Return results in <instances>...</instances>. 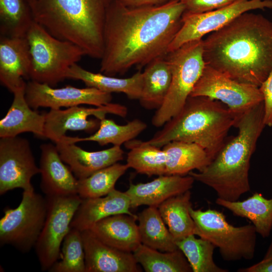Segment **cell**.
<instances>
[{
  "label": "cell",
  "mask_w": 272,
  "mask_h": 272,
  "mask_svg": "<svg viewBox=\"0 0 272 272\" xmlns=\"http://www.w3.org/2000/svg\"><path fill=\"white\" fill-rule=\"evenodd\" d=\"M271 134H272V132H271Z\"/></svg>",
  "instance_id": "b9f144b4"
},
{
  "label": "cell",
  "mask_w": 272,
  "mask_h": 272,
  "mask_svg": "<svg viewBox=\"0 0 272 272\" xmlns=\"http://www.w3.org/2000/svg\"><path fill=\"white\" fill-rule=\"evenodd\" d=\"M189 235L176 242L183 252L193 272H228L229 270L218 266L213 255L216 247L208 240Z\"/></svg>",
  "instance_id": "e575fe53"
},
{
  "label": "cell",
  "mask_w": 272,
  "mask_h": 272,
  "mask_svg": "<svg viewBox=\"0 0 272 272\" xmlns=\"http://www.w3.org/2000/svg\"><path fill=\"white\" fill-rule=\"evenodd\" d=\"M147 126L146 123L138 119H133L124 125H118L113 120L104 118L100 120L98 130L90 136L80 138L65 135L62 138L72 143L90 141L97 142L102 146L109 144L121 146L134 139Z\"/></svg>",
  "instance_id": "f546056e"
},
{
  "label": "cell",
  "mask_w": 272,
  "mask_h": 272,
  "mask_svg": "<svg viewBox=\"0 0 272 272\" xmlns=\"http://www.w3.org/2000/svg\"><path fill=\"white\" fill-rule=\"evenodd\" d=\"M190 96L220 101L235 116L236 123L244 113L263 101L259 87L239 82L206 64Z\"/></svg>",
  "instance_id": "8fae6325"
},
{
  "label": "cell",
  "mask_w": 272,
  "mask_h": 272,
  "mask_svg": "<svg viewBox=\"0 0 272 272\" xmlns=\"http://www.w3.org/2000/svg\"><path fill=\"white\" fill-rule=\"evenodd\" d=\"M216 203L235 216L249 220L257 233L263 238L270 235L272 229V198L267 199L261 193L255 192L242 201H228L217 197Z\"/></svg>",
  "instance_id": "4316f807"
},
{
  "label": "cell",
  "mask_w": 272,
  "mask_h": 272,
  "mask_svg": "<svg viewBox=\"0 0 272 272\" xmlns=\"http://www.w3.org/2000/svg\"><path fill=\"white\" fill-rule=\"evenodd\" d=\"M194 181L189 175H162L147 183H131L125 192L130 199L131 208L143 205L158 208L167 199L189 190Z\"/></svg>",
  "instance_id": "ffe728a7"
},
{
  "label": "cell",
  "mask_w": 272,
  "mask_h": 272,
  "mask_svg": "<svg viewBox=\"0 0 272 272\" xmlns=\"http://www.w3.org/2000/svg\"><path fill=\"white\" fill-rule=\"evenodd\" d=\"M143 73L141 105L148 110L158 109L163 104L168 92L171 71L166 55L155 58L149 63Z\"/></svg>",
  "instance_id": "d4e9b609"
},
{
  "label": "cell",
  "mask_w": 272,
  "mask_h": 272,
  "mask_svg": "<svg viewBox=\"0 0 272 272\" xmlns=\"http://www.w3.org/2000/svg\"><path fill=\"white\" fill-rule=\"evenodd\" d=\"M130 209L128 196L125 192L116 189L104 196L82 199L71 227L82 231L90 229L96 223L111 216L121 214L136 216Z\"/></svg>",
  "instance_id": "44dd1931"
},
{
  "label": "cell",
  "mask_w": 272,
  "mask_h": 272,
  "mask_svg": "<svg viewBox=\"0 0 272 272\" xmlns=\"http://www.w3.org/2000/svg\"><path fill=\"white\" fill-rule=\"evenodd\" d=\"M55 144L62 160L78 180L87 178L123 159L124 152L119 146L101 151H88L62 138Z\"/></svg>",
  "instance_id": "e0dca14e"
},
{
  "label": "cell",
  "mask_w": 272,
  "mask_h": 272,
  "mask_svg": "<svg viewBox=\"0 0 272 272\" xmlns=\"http://www.w3.org/2000/svg\"><path fill=\"white\" fill-rule=\"evenodd\" d=\"M66 79L81 80L87 87L111 94L122 93L130 99L139 100L142 90L143 73L139 70L130 77L118 78L88 71L75 63L69 69Z\"/></svg>",
  "instance_id": "cb8c5ba5"
},
{
  "label": "cell",
  "mask_w": 272,
  "mask_h": 272,
  "mask_svg": "<svg viewBox=\"0 0 272 272\" xmlns=\"http://www.w3.org/2000/svg\"><path fill=\"white\" fill-rule=\"evenodd\" d=\"M40 173L27 139L18 136L1 138V195L18 188L34 190L31 179Z\"/></svg>",
  "instance_id": "4fadbf2b"
},
{
  "label": "cell",
  "mask_w": 272,
  "mask_h": 272,
  "mask_svg": "<svg viewBox=\"0 0 272 272\" xmlns=\"http://www.w3.org/2000/svg\"><path fill=\"white\" fill-rule=\"evenodd\" d=\"M137 220L138 215L117 214L98 221L88 230L104 243L132 253L141 244Z\"/></svg>",
  "instance_id": "603a6c76"
},
{
  "label": "cell",
  "mask_w": 272,
  "mask_h": 272,
  "mask_svg": "<svg viewBox=\"0 0 272 272\" xmlns=\"http://www.w3.org/2000/svg\"><path fill=\"white\" fill-rule=\"evenodd\" d=\"M166 58L170 66L171 81L162 106L154 114L152 124L163 126L181 110L205 66L203 39L187 42L168 52Z\"/></svg>",
  "instance_id": "52a82bcc"
},
{
  "label": "cell",
  "mask_w": 272,
  "mask_h": 272,
  "mask_svg": "<svg viewBox=\"0 0 272 272\" xmlns=\"http://www.w3.org/2000/svg\"><path fill=\"white\" fill-rule=\"evenodd\" d=\"M263 96L264 123L266 126H272V69L268 76L259 87Z\"/></svg>",
  "instance_id": "74e56055"
},
{
  "label": "cell",
  "mask_w": 272,
  "mask_h": 272,
  "mask_svg": "<svg viewBox=\"0 0 272 272\" xmlns=\"http://www.w3.org/2000/svg\"><path fill=\"white\" fill-rule=\"evenodd\" d=\"M162 148L166 155V175L183 176L194 169L200 171L211 161L206 151L194 143L173 141Z\"/></svg>",
  "instance_id": "484cf974"
},
{
  "label": "cell",
  "mask_w": 272,
  "mask_h": 272,
  "mask_svg": "<svg viewBox=\"0 0 272 272\" xmlns=\"http://www.w3.org/2000/svg\"><path fill=\"white\" fill-rule=\"evenodd\" d=\"M209 65L239 82L259 87L272 69V22L244 13L203 39Z\"/></svg>",
  "instance_id": "7a4b0ae2"
},
{
  "label": "cell",
  "mask_w": 272,
  "mask_h": 272,
  "mask_svg": "<svg viewBox=\"0 0 272 272\" xmlns=\"http://www.w3.org/2000/svg\"><path fill=\"white\" fill-rule=\"evenodd\" d=\"M86 272L141 271L132 252L112 247L99 239L90 230L81 231Z\"/></svg>",
  "instance_id": "2e32d148"
},
{
  "label": "cell",
  "mask_w": 272,
  "mask_h": 272,
  "mask_svg": "<svg viewBox=\"0 0 272 272\" xmlns=\"http://www.w3.org/2000/svg\"><path fill=\"white\" fill-rule=\"evenodd\" d=\"M107 114L124 117L127 108L120 104L109 103L95 108L76 106L63 110L50 109L45 113L44 138L55 143L68 130L91 132L99 127L100 120Z\"/></svg>",
  "instance_id": "5bb4252c"
},
{
  "label": "cell",
  "mask_w": 272,
  "mask_h": 272,
  "mask_svg": "<svg viewBox=\"0 0 272 272\" xmlns=\"http://www.w3.org/2000/svg\"><path fill=\"white\" fill-rule=\"evenodd\" d=\"M1 34L25 37L33 19L27 0H0Z\"/></svg>",
  "instance_id": "d6a6232c"
},
{
  "label": "cell",
  "mask_w": 272,
  "mask_h": 272,
  "mask_svg": "<svg viewBox=\"0 0 272 272\" xmlns=\"http://www.w3.org/2000/svg\"><path fill=\"white\" fill-rule=\"evenodd\" d=\"M239 0H179L185 7L184 13L199 14L223 8Z\"/></svg>",
  "instance_id": "8d00e7d4"
},
{
  "label": "cell",
  "mask_w": 272,
  "mask_h": 272,
  "mask_svg": "<svg viewBox=\"0 0 272 272\" xmlns=\"http://www.w3.org/2000/svg\"><path fill=\"white\" fill-rule=\"evenodd\" d=\"M235 123V116L220 101L189 96L179 113L146 141L159 148L173 141L194 143L206 151L212 161Z\"/></svg>",
  "instance_id": "5b68a950"
},
{
  "label": "cell",
  "mask_w": 272,
  "mask_h": 272,
  "mask_svg": "<svg viewBox=\"0 0 272 272\" xmlns=\"http://www.w3.org/2000/svg\"><path fill=\"white\" fill-rule=\"evenodd\" d=\"M272 258V240L267 251L261 260L265 261Z\"/></svg>",
  "instance_id": "60d3db41"
},
{
  "label": "cell",
  "mask_w": 272,
  "mask_h": 272,
  "mask_svg": "<svg viewBox=\"0 0 272 272\" xmlns=\"http://www.w3.org/2000/svg\"><path fill=\"white\" fill-rule=\"evenodd\" d=\"M40 149V188L45 196L78 194V179L62 160L55 145L43 144Z\"/></svg>",
  "instance_id": "d6986e66"
},
{
  "label": "cell",
  "mask_w": 272,
  "mask_h": 272,
  "mask_svg": "<svg viewBox=\"0 0 272 272\" xmlns=\"http://www.w3.org/2000/svg\"><path fill=\"white\" fill-rule=\"evenodd\" d=\"M26 38L30 56L29 79L51 87L66 79L69 69L85 55L80 47L55 37L34 21Z\"/></svg>",
  "instance_id": "8992f818"
},
{
  "label": "cell",
  "mask_w": 272,
  "mask_h": 272,
  "mask_svg": "<svg viewBox=\"0 0 272 272\" xmlns=\"http://www.w3.org/2000/svg\"><path fill=\"white\" fill-rule=\"evenodd\" d=\"M138 220L142 244L163 252L178 249L157 207L145 209L138 215Z\"/></svg>",
  "instance_id": "f1b7e54d"
},
{
  "label": "cell",
  "mask_w": 272,
  "mask_h": 272,
  "mask_svg": "<svg viewBox=\"0 0 272 272\" xmlns=\"http://www.w3.org/2000/svg\"><path fill=\"white\" fill-rule=\"evenodd\" d=\"M25 98L30 107L36 110L39 107L58 109L82 104L101 106L110 103L112 96L111 93L93 87L79 88L67 86L54 88L30 80L26 84Z\"/></svg>",
  "instance_id": "9a60e30c"
},
{
  "label": "cell",
  "mask_w": 272,
  "mask_h": 272,
  "mask_svg": "<svg viewBox=\"0 0 272 272\" xmlns=\"http://www.w3.org/2000/svg\"><path fill=\"white\" fill-rule=\"evenodd\" d=\"M47 212V201L33 191H23L22 200L15 209L5 208L0 220V244H9L22 252L35 247Z\"/></svg>",
  "instance_id": "9c48e42d"
},
{
  "label": "cell",
  "mask_w": 272,
  "mask_h": 272,
  "mask_svg": "<svg viewBox=\"0 0 272 272\" xmlns=\"http://www.w3.org/2000/svg\"><path fill=\"white\" fill-rule=\"evenodd\" d=\"M239 272H272V258L260 261L246 268H240Z\"/></svg>",
  "instance_id": "ab89813d"
},
{
  "label": "cell",
  "mask_w": 272,
  "mask_h": 272,
  "mask_svg": "<svg viewBox=\"0 0 272 272\" xmlns=\"http://www.w3.org/2000/svg\"><path fill=\"white\" fill-rule=\"evenodd\" d=\"M121 5L129 8L151 7L164 4L171 0H115Z\"/></svg>",
  "instance_id": "f35d334b"
},
{
  "label": "cell",
  "mask_w": 272,
  "mask_h": 272,
  "mask_svg": "<svg viewBox=\"0 0 272 272\" xmlns=\"http://www.w3.org/2000/svg\"><path fill=\"white\" fill-rule=\"evenodd\" d=\"M272 9V0H239L216 10L199 14L183 13L182 25L170 44L168 53L184 44L223 28L241 14L254 10Z\"/></svg>",
  "instance_id": "7c38bea8"
},
{
  "label": "cell",
  "mask_w": 272,
  "mask_h": 272,
  "mask_svg": "<svg viewBox=\"0 0 272 272\" xmlns=\"http://www.w3.org/2000/svg\"><path fill=\"white\" fill-rule=\"evenodd\" d=\"M138 263L146 272H191L192 268L178 248L163 252L141 244L132 252Z\"/></svg>",
  "instance_id": "1f68e13d"
},
{
  "label": "cell",
  "mask_w": 272,
  "mask_h": 272,
  "mask_svg": "<svg viewBox=\"0 0 272 272\" xmlns=\"http://www.w3.org/2000/svg\"><path fill=\"white\" fill-rule=\"evenodd\" d=\"M25 86L14 93L13 102L5 116L0 120V138L14 137L32 132L44 138L45 113L30 107L25 98Z\"/></svg>",
  "instance_id": "7402d4cb"
},
{
  "label": "cell",
  "mask_w": 272,
  "mask_h": 272,
  "mask_svg": "<svg viewBox=\"0 0 272 272\" xmlns=\"http://www.w3.org/2000/svg\"><path fill=\"white\" fill-rule=\"evenodd\" d=\"M128 168L126 164L116 163L94 172L87 178L78 180V194L82 199L108 194L115 189L117 181Z\"/></svg>",
  "instance_id": "836d02e7"
},
{
  "label": "cell",
  "mask_w": 272,
  "mask_h": 272,
  "mask_svg": "<svg viewBox=\"0 0 272 272\" xmlns=\"http://www.w3.org/2000/svg\"><path fill=\"white\" fill-rule=\"evenodd\" d=\"M112 0H27L33 20L55 37L101 59L106 15Z\"/></svg>",
  "instance_id": "277c9868"
},
{
  "label": "cell",
  "mask_w": 272,
  "mask_h": 272,
  "mask_svg": "<svg viewBox=\"0 0 272 272\" xmlns=\"http://www.w3.org/2000/svg\"><path fill=\"white\" fill-rule=\"evenodd\" d=\"M263 101L244 113L235 127L238 134L225 142L216 156L203 169L188 175L213 189L218 198L236 201L250 190V160L265 126Z\"/></svg>",
  "instance_id": "3957f363"
},
{
  "label": "cell",
  "mask_w": 272,
  "mask_h": 272,
  "mask_svg": "<svg viewBox=\"0 0 272 272\" xmlns=\"http://www.w3.org/2000/svg\"><path fill=\"white\" fill-rule=\"evenodd\" d=\"M184 11L179 0L137 8L112 0L106 15L101 73L122 75L166 55L182 25Z\"/></svg>",
  "instance_id": "6da1fadb"
},
{
  "label": "cell",
  "mask_w": 272,
  "mask_h": 272,
  "mask_svg": "<svg viewBox=\"0 0 272 272\" xmlns=\"http://www.w3.org/2000/svg\"><path fill=\"white\" fill-rule=\"evenodd\" d=\"M190 199L189 190L167 199L158 207L175 242L195 234V225L189 212Z\"/></svg>",
  "instance_id": "83f0119b"
},
{
  "label": "cell",
  "mask_w": 272,
  "mask_h": 272,
  "mask_svg": "<svg viewBox=\"0 0 272 272\" xmlns=\"http://www.w3.org/2000/svg\"><path fill=\"white\" fill-rule=\"evenodd\" d=\"M50 272H86L85 257L81 231L71 228L62 243L61 253Z\"/></svg>",
  "instance_id": "d590c367"
},
{
  "label": "cell",
  "mask_w": 272,
  "mask_h": 272,
  "mask_svg": "<svg viewBox=\"0 0 272 272\" xmlns=\"http://www.w3.org/2000/svg\"><path fill=\"white\" fill-rule=\"evenodd\" d=\"M45 197L47 215L35 246L42 271H48L60 258V246L82 200L78 194Z\"/></svg>",
  "instance_id": "30bf717a"
},
{
  "label": "cell",
  "mask_w": 272,
  "mask_h": 272,
  "mask_svg": "<svg viewBox=\"0 0 272 272\" xmlns=\"http://www.w3.org/2000/svg\"><path fill=\"white\" fill-rule=\"evenodd\" d=\"M195 225V234L218 247L222 258L232 261L250 260L255 254L256 231L253 224L235 227L223 213L209 209H189Z\"/></svg>",
  "instance_id": "ba28073f"
},
{
  "label": "cell",
  "mask_w": 272,
  "mask_h": 272,
  "mask_svg": "<svg viewBox=\"0 0 272 272\" xmlns=\"http://www.w3.org/2000/svg\"><path fill=\"white\" fill-rule=\"evenodd\" d=\"M124 144L129 150L126 159L129 168L148 176L166 175V155L161 148L134 139Z\"/></svg>",
  "instance_id": "4dcf8cb0"
},
{
  "label": "cell",
  "mask_w": 272,
  "mask_h": 272,
  "mask_svg": "<svg viewBox=\"0 0 272 272\" xmlns=\"http://www.w3.org/2000/svg\"><path fill=\"white\" fill-rule=\"evenodd\" d=\"M30 56L25 37L1 35L0 81L11 92L26 86L29 79Z\"/></svg>",
  "instance_id": "ac0fdd59"
}]
</instances>
